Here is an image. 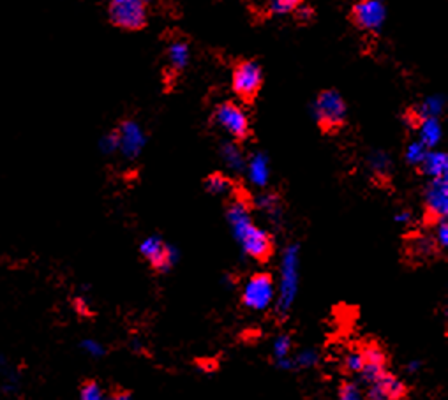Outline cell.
Instances as JSON below:
<instances>
[{
	"mask_svg": "<svg viewBox=\"0 0 448 400\" xmlns=\"http://www.w3.org/2000/svg\"><path fill=\"white\" fill-rule=\"evenodd\" d=\"M230 221L233 224L235 235L240 240L242 247L258 263H267L274 256V240L263 229L256 228L245 212L244 203H233L230 210Z\"/></svg>",
	"mask_w": 448,
	"mask_h": 400,
	"instance_id": "1",
	"label": "cell"
},
{
	"mask_svg": "<svg viewBox=\"0 0 448 400\" xmlns=\"http://www.w3.org/2000/svg\"><path fill=\"white\" fill-rule=\"evenodd\" d=\"M263 69L253 58H240L231 69V88L242 104L251 106L263 88Z\"/></svg>",
	"mask_w": 448,
	"mask_h": 400,
	"instance_id": "2",
	"label": "cell"
},
{
	"mask_svg": "<svg viewBox=\"0 0 448 400\" xmlns=\"http://www.w3.org/2000/svg\"><path fill=\"white\" fill-rule=\"evenodd\" d=\"M108 19L120 31H143L149 25V4L147 0H111L108 4Z\"/></svg>",
	"mask_w": 448,
	"mask_h": 400,
	"instance_id": "3",
	"label": "cell"
},
{
	"mask_svg": "<svg viewBox=\"0 0 448 400\" xmlns=\"http://www.w3.org/2000/svg\"><path fill=\"white\" fill-rule=\"evenodd\" d=\"M316 122L322 133L335 134L346 124V103L338 90H322L316 99Z\"/></svg>",
	"mask_w": 448,
	"mask_h": 400,
	"instance_id": "4",
	"label": "cell"
},
{
	"mask_svg": "<svg viewBox=\"0 0 448 400\" xmlns=\"http://www.w3.org/2000/svg\"><path fill=\"white\" fill-rule=\"evenodd\" d=\"M212 122L222 127L238 143L247 141L253 134L251 133L249 117L244 111V108L238 106L233 101H224V103L217 104L214 113H212Z\"/></svg>",
	"mask_w": 448,
	"mask_h": 400,
	"instance_id": "5",
	"label": "cell"
},
{
	"mask_svg": "<svg viewBox=\"0 0 448 400\" xmlns=\"http://www.w3.org/2000/svg\"><path fill=\"white\" fill-rule=\"evenodd\" d=\"M448 214V183L447 176L433 178L425 189L424 203V226L434 228L438 222L447 219Z\"/></svg>",
	"mask_w": 448,
	"mask_h": 400,
	"instance_id": "6",
	"label": "cell"
},
{
	"mask_svg": "<svg viewBox=\"0 0 448 400\" xmlns=\"http://www.w3.org/2000/svg\"><path fill=\"white\" fill-rule=\"evenodd\" d=\"M274 300V278L267 272L254 274L242 291L240 301L245 309L265 310Z\"/></svg>",
	"mask_w": 448,
	"mask_h": 400,
	"instance_id": "7",
	"label": "cell"
},
{
	"mask_svg": "<svg viewBox=\"0 0 448 400\" xmlns=\"http://www.w3.org/2000/svg\"><path fill=\"white\" fill-rule=\"evenodd\" d=\"M387 9L381 0H356L349 9L348 19L358 31L376 32L385 22Z\"/></svg>",
	"mask_w": 448,
	"mask_h": 400,
	"instance_id": "8",
	"label": "cell"
},
{
	"mask_svg": "<svg viewBox=\"0 0 448 400\" xmlns=\"http://www.w3.org/2000/svg\"><path fill=\"white\" fill-rule=\"evenodd\" d=\"M362 358H364V369H362L360 376L367 385L374 383L376 379L381 378L388 370V355L385 347L376 340L362 344L360 347Z\"/></svg>",
	"mask_w": 448,
	"mask_h": 400,
	"instance_id": "9",
	"label": "cell"
},
{
	"mask_svg": "<svg viewBox=\"0 0 448 400\" xmlns=\"http://www.w3.org/2000/svg\"><path fill=\"white\" fill-rule=\"evenodd\" d=\"M369 390H371V392L367 393V399L374 400H401L408 399V395H410V388L406 386V383L395 378L394 374L388 372V370L381 378H378L374 383H371Z\"/></svg>",
	"mask_w": 448,
	"mask_h": 400,
	"instance_id": "10",
	"label": "cell"
},
{
	"mask_svg": "<svg viewBox=\"0 0 448 400\" xmlns=\"http://www.w3.org/2000/svg\"><path fill=\"white\" fill-rule=\"evenodd\" d=\"M142 256L149 261L150 268L154 272H158V274H165L172 268V261H173V254L172 249L158 237H150L147 238L145 242L142 244Z\"/></svg>",
	"mask_w": 448,
	"mask_h": 400,
	"instance_id": "11",
	"label": "cell"
},
{
	"mask_svg": "<svg viewBox=\"0 0 448 400\" xmlns=\"http://www.w3.org/2000/svg\"><path fill=\"white\" fill-rule=\"evenodd\" d=\"M448 157L447 153H425L420 159V173L424 175H429L431 178H441V176H447V168H448Z\"/></svg>",
	"mask_w": 448,
	"mask_h": 400,
	"instance_id": "12",
	"label": "cell"
},
{
	"mask_svg": "<svg viewBox=\"0 0 448 400\" xmlns=\"http://www.w3.org/2000/svg\"><path fill=\"white\" fill-rule=\"evenodd\" d=\"M168 60L169 67L175 71V73H181L184 71L185 65L189 62V44L185 39H173L172 44L168 46Z\"/></svg>",
	"mask_w": 448,
	"mask_h": 400,
	"instance_id": "13",
	"label": "cell"
},
{
	"mask_svg": "<svg viewBox=\"0 0 448 400\" xmlns=\"http://www.w3.org/2000/svg\"><path fill=\"white\" fill-rule=\"evenodd\" d=\"M205 187H207L210 192H214V194H219V192L230 191L231 187H233V183H231V180L228 178L226 175H222V173H212V175H208L207 180H205Z\"/></svg>",
	"mask_w": 448,
	"mask_h": 400,
	"instance_id": "14",
	"label": "cell"
},
{
	"mask_svg": "<svg viewBox=\"0 0 448 400\" xmlns=\"http://www.w3.org/2000/svg\"><path fill=\"white\" fill-rule=\"evenodd\" d=\"M364 369V358H362L360 349L349 351L342 360V370L346 374H360Z\"/></svg>",
	"mask_w": 448,
	"mask_h": 400,
	"instance_id": "15",
	"label": "cell"
},
{
	"mask_svg": "<svg viewBox=\"0 0 448 400\" xmlns=\"http://www.w3.org/2000/svg\"><path fill=\"white\" fill-rule=\"evenodd\" d=\"M80 397L83 400H99L104 397V392L99 383L94 381V379H87V381L81 383Z\"/></svg>",
	"mask_w": 448,
	"mask_h": 400,
	"instance_id": "16",
	"label": "cell"
},
{
	"mask_svg": "<svg viewBox=\"0 0 448 400\" xmlns=\"http://www.w3.org/2000/svg\"><path fill=\"white\" fill-rule=\"evenodd\" d=\"M270 2V11L276 15H288L295 12L306 0H268Z\"/></svg>",
	"mask_w": 448,
	"mask_h": 400,
	"instance_id": "17",
	"label": "cell"
},
{
	"mask_svg": "<svg viewBox=\"0 0 448 400\" xmlns=\"http://www.w3.org/2000/svg\"><path fill=\"white\" fill-rule=\"evenodd\" d=\"M339 397L342 400H358L362 399L360 388L351 381H342L341 386H339Z\"/></svg>",
	"mask_w": 448,
	"mask_h": 400,
	"instance_id": "18",
	"label": "cell"
},
{
	"mask_svg": "<svg viewBox=\"0 0 448 400\" xmlns=\"http://www.w3.org/2000/svg\"><path fill=\"white\" fill-rule=\"evenodd\" d=\"M438 245L441 249L447 247V233H448V226H447V219H443L441 222H438Z\"/></svg>",
	"mask_w": 448,
	"mask_h": 400,
	"instance_id": "19",
	"label": "cell"
},
{
	"mask_svg": "<svg viewBox=\"0 0 448 400\" xmlns=\"http://www.w3.org/2000/svg\"><path fill=\"white\" fill-rule=\"evenodd\" d=\"M111 397H113V399H129L131 392H115Z\"/></svg>",
	"mask_w": 448,
	"mask_h": 400,
	"instance_id": "20",
	"label": "cell"
},
{
	"mask_svg": "<svg viewBox=\"0 0 448 400\" xmlns=\"http://www.w3.org/2000/svg\"><path fill=\"white\" fill-rule=\"evenodd\" d=\"M355 2H356V0H355Z\"/></svg>",
	"mask_w": 448,
	"mask_h": 400,
	"instance_id": "21",
	"label": "cell"
},
{
	"mask_svg": "<svg viewBox=\"0 0 448 400\" xmlns=\"http://www.w3.org/2000/svg\"><path fill=\"white\" fill-rule=\"evenodd\" d=\"M0 363H2V362H0Z\"/></svg>",
	"mask_w": 448,
	"mask_h": 400,
	"instance_id": "22",
	"label": "cell"
}]
</instances>
